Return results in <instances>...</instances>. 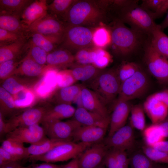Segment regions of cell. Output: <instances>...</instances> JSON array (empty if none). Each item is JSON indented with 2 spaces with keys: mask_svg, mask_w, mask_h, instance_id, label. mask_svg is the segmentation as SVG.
Wrapping results in <instances>:
<instances>
[{
  "mask_svg": "<svg viewBox=\"0 0 168 168\" xmlns=\"http://www.w3.org/2000/svg\"><path fill=\"white\" fill-rule=\"evenodd\" d=\"M106 10L95 1L75 0L63 18L68 25L93 28L104 21Z\"/></svg>",
  "mask_w": 168,
  "mask_h": 168,
  "instance_id": "6da1fadb",
  "label": "cell"
},
{
  "mask_svg": "<svg viewBox=\"0 0 168 168\" xmlns=\"http://www.w3.org/2000/svg\"><path fill=\"white\" fill-rule=\"evenodd\" d=\"M113 24L109 30L112 49L115 54L122 56H128L142 44L143 36L146 35L126 26L119 19Z\"/></svg>",
  "mask_w": 168,
  "mask_h": 168,
  "instance_id": "7a4b0ae2",
  "label": "cell"
},
{
  "mask_svg": "<svg viewBox=\"0 0 168 168\" xmlns=\"http://www.w3.org/2000/svg\"><path fill=\"white\" fill-rule=\"evenodd\" d=\"M121 84L117 70L102 69L89 82V87L106 105L118 96Z\"/></svg>",
  "mask_w": 168,
  "mask_h": 168,
  "instance_id": "3957f363",
  "label": "cell"
},
{
  "mask_svg": "<svg viewBox=\"0 0 168 168\" xmlns=\"http://www.w3.org/2000/svg\"><path fill=\"white\" fill-rule=\"evenodd\" d=\"M119 19L128 25L130 28L151 36L157 26L151 15L139 6L138 3L119 10Z\"/></svg>",
  "mask_w": 168,
  "mask_h": 168,
  "instance_id": "277c9868",
  "label": "cell"
},
{
  "mask_svg": "<svg viewBox=\"0 0 168 168\" xmlns=\"http://www.w3.org/2000/svg\"><path fill=\"white\" fill-rule=\"evenodd\" d=\"M92 145L72 141L64 142L43 155L29 156L30 161H40L54 163L67 161L78 158L87 148Z\"/></svg>",
  "mask_w": 168,
  "mask_h": 168,
  "instance_id": "5b68a950",
  "label": "cell"
},
{
  "mask_svg": "<svg viewBox=\"0 0 168 168\" xmlns=\"http://www.w3.org/2000/svg\"><path fill=\"white\" fill-rule=\"evenodd\" d=\"M95 29L68 25L66 26L61 43L65 48L76 52L82 49H90L94 45L93 35Z\"/></svg>",
  "mask_w": 168,
  "mask_h": 168,
  "instance_id": "8992f818",
  "label": "cell"
},
{
  "mask_svg": "<svg viewBox=\"0 0 168 168\" xmlns=\"http://www.w3.org/2000/svg\"><path fill=\"white\" fill-rule=\"evenodd\" d=\"M148 82L146 74L139 68L133 75L121 83L117 100L129 101L140 97L147 91Z\"/></svg>",
  "mask_w": 168,
  "mask_h": 168,
  "instance_id": "52a82bcc",
  "label": "cell"
},
{
  "mask_svg": "<svg viewBox=\"0 0 168 168\" xmlns=\"http://www.w3.org/2000/svg\"><path fill=\"white\" fill-rule=\"evenodd\" d=\"M144 58L151 74L160 83L168 85V60L155 49L150 42L145 47Z\"/></svg>",
  "mask_w": 168,
  "mask_h": 168,
  "instance_id": "ba28073f",
  "label": "cell"
},
{
  "mask_svg": "<svg viewBox=\"0 0 168 168\" xmlns=\"http://www.w3.org/2000/svg\"><path fill=\"white\" fill-rule=\"evenodd\" d=\"M50 107H35L29 108L21 114H16L6 122L5 134L21 127L41 123Z\"/></svg>",
  "mask_w": 168,
  "mask_h": 168,
  "instance_id": "9c48e42d",
  "label": "cell"
},
{
  "mask_svg": "<svg viewBox=\"0 0 168 168\" xmlns=\"http://www.w3.org/2000/svg\"><path fill=\"white\" fill-rule=\"evenodd\" d=\"M49 138L72 142L76 131L82 125L74 119L66 121H55L41 123Z\"/></svg>",
  "mask_w": 168,
  "mask_h": 168,
  "instance_id": "30bf717a",
  "label": "cell"
},
{
  "mask_svg": "<svg viewBox=\"0 0 168 168\" xmlns=\"http://www.w3.org/2000/svg\"><path fill=\"white\" fill-rule=\"evenodd\" d=\"M44 129L39 124L17 128L6 134V138H10L24 143L34 144L47 138Z\"/></svg>",
  "mask_w": 168,
  "mask_h": 168,
  "instance_id": "8fae6325",
  "label": "cell"
},
{
  "mask_svg": "<svg viewBox=\"0 0 168 168\" xmlns=\"http://www.w3.org/2000/svg\"><path fill=\"white\" fill-rule=\"evenodd\" d=\"M66 26L57 17L47 14L26 30V32L45 35L63 36Z\"/></svg>",
  "mask_w": 168,
  "mask_h": 168,
  "instance_id": "7c38bea8",
  "label": "cell"
},
{
  "mask_svg": "<svg viewBox=\"0 0 168 168\" xmlns=\"http://www.w3.org/2000/svg\"><path fill=\"white\" fill-rule=\"evenodd\" d=\"M133 128L125 125L120 128L110 136H108L103 142L109 149L129 150L135 144Z\"/></svg>",
  "mask_w": 168,
  "mask_h": 168,
  "instance_id": "4fadbf2b",
  "label": "cell"
},
{
  "mask_svg": "<svg viewBox=\"0 0 168 168\" xmlns=\"http://www.w3.org/2000/svg\"><path fill=\"white\" fill-rule=\"evenodd\" d=\"M108 149L104 142L91 145L78 157L79 168H96L102 163Z\"/></svg>",
  "mask_w": 168,
  "mask_h": 168,
  "instance_id": "5bb4252c",
  "label": "cell"
},
{
  "mask_svg": "<svg viewBox=\"0 0 168 168\" xmlns=\"http://www.w3.org/2000/svg\"><path fill=\"white\" fill-rule=\"evenodd\" d=\"M58 71L54 69H47L41 78L32 87L35 95L44 98L53 95L58 89L57 75Z\"/></svg>",
  "mask_w": 168,
  "mask_h": 168,
  "instance_id": "9a60e30c",
  "label": "cell"
},
{
  "mask_svg": "<svg viewBox=\"0 0 168 168\" xmlns=\"http://www.w3.org/2000/svg\"><path fill=\"white\" fill-rule=\"evenodd\" d=\"M107 128L94 126H82L75 132L72 142L91 145L102 142L104 140Z\"/></svg>",
  "mask_w": 168,
  "mask_h": 168,
  "instance_id": "2e32d148",
  "label": "cell"
},
{
  "mask_svg": "<svg viewBox=\"0 0 168 168\" xmlns=\"http://www.w3.org/2000/svg\"><path fill=\"white\" fill-rule=\"evenodd\" d=\"M80 96L82 106L105 118H110L106 105L90 89L82 86Z\"/></svg>",
  "mask_w": 168,
  "mask_h": 168,
  "instance_id": "e0dca14e",
  "label": "cell"
},
{
  "mask_svg": "<svg viewBox=\"0 0 168 168\" xmlns=\"http://www.w3.org/2000/svg\"><path fill=\"white\" fill-rule=\"evenodd\" d=\"M110 117L108 136L125 125L132 105L129 101L117 100Z\"/></svg>",
  "mask_w": 168,
  "mask_h": 168,
  "instance_id": "ac0fdd59",
  "label": "cell"
},
{
  "mask_svg": "<svg viewBox=\"0 0 168 168\" xmlns=\"http://www.w3.org/2000/svg\"><path fill=\"white\" fill-rule=\"evenodd\" d=\"M48 10L46 0L33 1L24 9L21 16L25 30L37 20L46 15Z\"/></svg>",
  "mask_w": 168,
  "mask_h": 168,
  "instance_id": "d6986e66",
  "label": "cell"
},
{
  "mask_svg": "<svg viewBox=\"0 0 168 168\" xmlns=\"http://www.w3.org/2000/svg\"><path fill=\"white\" fill-rule=\"evenodd\" d=\"M143 107L153 124L164 121L168 115V106L152 95L147 98Z\"/></svg>",
  "mask_w": 168,
  "mask_h": 168,
  "instance_id": "ffe728a7",
  "label": "cell"
},
{
  "mask_svg": "<svg viewBox=\"0 0 168 168\" xmlns=\"http://www.w3.org/2000/svg\"><path fill=\"white\" fill-rule=\"evenodd\" d=\"M73 117V119L82 126H94L107 128L110 123V117H104L90 111L82 106L76 109Z\"/></svg>",
  "mask_w": 168,
  "mask_h": 168,
  "instance_id": "44dd1931",
  "label": "cell"
},
{
  "mask_svg": "<svg viewBox=\"0 0 168 168\" xmlns=\"http://www.w3.org/2000/svg\"><path fill=\"white\" fill-rule=\"evenodd\" d=\"M45 66L39 64L27 54L10 76L21 75L36 77L41 76L46 71Z\"/></svg>",
  "mask_w": 168,
  "mask_h": 168,
  "instance_id": "7402d4cb",
  "label": "cell"
},
{
  "mask_svg": "<svg viewBox=\"0 0 168 168\" xmlns=\"http://www.w3.org/2000/svg\"><path fill=\"white\" fill-rule=\"evenodd\" d=\"M75 61L74 56L67 49H58L48 54L46 60L47 69L57 68L71 64Z\"/></svg>",
  "mask_w": 168,
  "mask_h": 168,
  "instance_id": "603a6c76",
  "label": "cell"
},
{
  "mask_svg": "<svg viewBox=\"0 0 168 168\" xmlns=\"http://www.w3.org/2000/svg\"><path fill=\"white\" fill-rule=\"evenodd\" d=\"M76 109L71 104H61L50 107L46 113L41 123L63 119L73 117Z\"/></svg>",
  "mask_w": 168,
  "mask_h": 168,
  "instance_id": "cb8c5ba5",
  "label": "cell"
},
{
  "mask_svg": "<svg viewBox=\"0 0 168 168\" xmlns=\"http://www.w3.org/2000/svg\"><path fill=\"white\" fill-rule=\"evenodd\" d=\"M82 86L73 84L58 89L52 95L56 105L71 104L78 96H80Z\"/></svg>",
  "mask_w": 168,
  "mask_h": 168,
  "instance_id": "d4e9b609",
  "label": "cell"
},
{
  "mask_svg": "<svg viewBox=\"0 0 168 168\" xmlns=\"http://www.w3.org/2000/svg\"><path fill=\"white\" fill-rule=\"evenodd\" d=\"M25 36L9 44L0 46V63L17 58L21 54L26 45Z\"/></svg>",
  "mask_w": 168,
  "mask_h": 168,
  "instance_id": "484cf974",
  "label": "cell"
},
{
  "mask_svg": "<svg viewBox=\"0 0 168 168\" xmlns=\"http://www.w3.org/2000/svg\"><path fill=\"white\" fill-rule=\"evenodd\" d=\"M92 64H77L70 69L76 81L90 82L102 70Z\"/></svg>",
  "mask_w": 168,
  "mask_h": 168,
  "instance_id": "4316f807",
  "label": "cell"
},
{
  "mask_svg": "<svg viewBox=\"0 0 168 168\" xmlns=\"http://www.w3.org/2000/svg\"><path fill=\"white\" fill-rule=\"evenodd\" d=\"M30 36V41L48 53L52 52L56 45L61 43L62 38V36L45 35L37 33H31Z\"/></svg>",
  "mask_w": 168,
  "mask_h": 168,
  "instance_id": "83f0119b",
  "label": "cell"
},
{
  "mask_svg": "<svg viewBox=\"0 0 168 168\" xmlns=\"http://www.w3.org/2000/svg\"><path fill=\"white\" fill-rule=\"evenodd\" d=\"M150 41L155 49L168 60V36L160 28L159 25L152 32Z\"/></svg>",
  "mask_w": 168,
  "mask_h": 168,
  "instance_id": "f1b7e54d",
  "label": "cell"
},
{
  "mask_svg": "<svg viewBox=\"0 0 168 168\" xmlns=\"http://www.w3.org/2000/svg\"><path fill=\"white\" fill-rule=\"evenodd\" d=\"M21 16L14 14H0V28L24 34L25 30L21 23Z\"/></svg>",
  "mask_w": 168,
  "mask_h": 168,
  "instance_id": "f546056e",
  "label": "cell"
},
{
  "mask_svg": "<svg viewBox=\"0 0 168 168\" xmlns=\"http://www.w3.org/2000/svg\"><path fill=\"white\" fill-rule=\"evenodd\" d=\"M32 1L29 0H0V14H21Z\"/></svg>",
  "mask_w": 168,
  "mask_h": 168,
  "instance_id": "4dcf8cb0",
  "label": "cell"
},
{
  "mask_svg": "<svg viewBox=\"0 0 168 168\" xmlns=\"http://www.w3.org/2000/svg\"><path fill=\"white\" fill-rule=\"evenodd\" d=\"M64 142L66 141L47 138L39 143L30 145L27 147L28 157L45 154Z\"/></svg>",
  "mask_w": 168,
  "mask_h": 168,
  "instance_id": "1f68e13d",
  "label": "cell"
},
{
  "mask_svg": "<svg viewBox=\"0 0 168 168\" xmlns=\"http://www.w3.org/2000/svg\"><path fill=\"white\" fill-rule=\"evenodd\" d=\"M24 79L17 76H9L3 80L1 86L12 96H14L29 88L28 86H30V83Z\"/></svg>",
  "mask_w": 168,
  "mask_h": 168,
  "instance_id": "d6a6232c",
  "label": "cell"
},
{
  "mask_svg": "<svg viewBox=\"0 0 168 168\" xmlns=\"http://www.w3.org/2000/svg\"><path fill=\"white\" fill-rule=\"evenodd\" d=\"M1 146L14 156L18 161L28 157L27 147H25L23 143L6 138L3 141Z\"/></svg>",
  "mask_w": 168,
  "mask_h": 168,
  "instance_id": "836d02e7",
  "label": "cell"
},
{
  "mask_svg": "<svg viewBox=\"0 0 168 168\" xmlns=\"http://www.w3.org/2000/svg\"><path fill=\"white\" fill-rule=\"evenodd\" d=\"M147 145L152 147L156 143L164 140L162 132L158 124H152L145 128L143 131Z\"/></svg>",
  "mask_w": 168,
  "mask_h": 168,
  "instance_id": "e575fe53",
  "label": "cell"
},
{
  "mask_svg": "<svg viewBox=\"0 0 168 168\" xmlns=\"http://www.w3.org/2000/svg\"><path fill=\"white\" fill-rule=\"evenodd\" d=\"M0 111L3 116L12 114L17 110L12 96L2 86L0 87Z\"/></svg>",
  "mask_w": 168,
  "mask_h": 168,
  "instance_id": "d590c367",
  "label": "cell"
},
{
  "mask_svg": "<svg viewBox=\"0 0 168 168\" xmlns=\"http://www.w3.org/2000/svg\"><path fill=\"white\" fill-rule=\"evenodd\" d=\"M143 106L137 105L132 106L130 111V125L143 131L145 128V118Z\"/></svg>",
  "mask_w": 168,
  "mask_h": 168,
  "instance_id": "8d00e7d4",
  "label": "cell"
},
{
  "mask_svg": "<svg viewBox=\"0 0 168 168\" xmlns=\"http://www.w3.org/2000/svg\"><path fill=\"white\" fill-rule=\"evenodd\" d=\"M93 42L94 45L98 48L110 44L111 38L109 29L104 27H96L93 33Z\"/></svg>",
  "mask_w": 168,
  "mask_h": 168,
  "instance_id": "74e56055",
  "label": "cell"
},
{
  "mask_svg": "<svg viewBox=\"0 0 168 168\" xmlns=\"http://www.w3.org/2000/svg\"><path fill=\"white\" fill-rule=\"evenodd\" d=\"M21 92V94H17L19 95V96H17L14 99L15 105L17 109L31 106L34 103L35 98L36 95L31 89H26Z\"/></svg>",
  "mask_w": 168,
  "mask_h": 168,
  "instance_id": "f35d334b",
  "label": "cell"
},
{
  "mask_svg": "<svg viewBox=\"0 0 168 168\" xmlns=\"http://www.w3.org/2000/svg\"><path fill=\"white\" fill-rule=\"evenodd\" d=\"M75 0H54L48 5V10L53 15L56 16H61L63 17ZM57 17V16H56Z\"/></svg>",
  "mask_w": 168,
  "mask_h": 168,
  "instance_id": "ab89813d",
  "label": "cell"
},
{
  "mask_svg": "<svg viewBox=\"0 0 168 168\" xmlns=\"http://www.w3.org/2000/svg\"><path fill=\"white\" fill-rule=\"evenodd\" d=\"M139 68L134 62H124L117 69V75L121 83L133 75Z\"/></svg>",
  "mask_w": 168,
  "mask_h": 168,
  "instance_id": "60d3db41",
  "label": "cell"
},
{
  "mask_svg": "<svg viewBox=\"0 0 168 168\" xmlns=\"http://www.w3.org/2000/svg\"><path fill=\"white\" fill-rule=\"evenodd\" d=\"M143 153L152 161L168 164V154L147 145L143 146Z\"/></svg>",
  "mask_w": 168,
  "mask_h": 168,
  "instance_id": "b9f144b4",
  "label": "cell"
},
{
  "mask_svg": "<svg viewBox=\"0 0 168 168\" xmlns=\"http://www.w3.org/2000/svg\"><path fill=\"white\" fill-rule=\"evenodd\" d=\"M29 46V49L27 54L39 64L45 66L46 63L48 53L31 41L30 42Z\"/></svg>",
  "mask_w": 168,
  "mask_h": 168,
  "instance_id": "7bdbcfd3",
  "label": "cell"
},
{
  "mask_svg": "<svg viewBox=\"0 0 168 168\" xmlns=\"http://www.w3.org/2000/svg\"><path fill=\"white\" fill-rule=\"evenodd\" d=\"M130 168H154L152 161L143 153H137L129 158Z\"/></svg>",
  "mask_w": 168,
  "mask_h": 168,
  "instance_id": "ee69618b",
  "label": "cell"
},
{
  "mask_svg": "<svg viewBox=\"0 0 168 168\" xmlns=\"http://www.w3.org/2000/svg\"><path fill=\"white\" fill-rule=\"evenodd\" d=\"M94 55L93 65L96 67L102 69L107 66L111 61L110 54L100 48L94 49Z\"/></svg>",
  "mask_w": 168,
  "mask_h": 168,
  "instance_id": "f6af8a7d",
  "label": "cell"
},
{
  "mask_svg": "<svg viewBox=\"0 0 168 168\" xmlns=\"http://www.w3.org/2000/svg\"><path fill=\"white\" fill-rule=\"evenodd\" d=\"M94 49H83L77 51L74 56L75 61L77 64H93L94 55Z\"/></svg>",
  "mask_w": 168,
  "mask_h": 168,
  "instance_id": "bcb514c9",
  "label": "cell"
},
{
  "mask_svg": "<svg viewBox=\"0 0 168 168\" xmlns=\"http://www.w3.org/2000/svg\"><path fill=\"white\" fill-rule=\"evenodd\" d=\"M17 58L0 63V78L1 80H4L10 76L19 65L21 60H18Z\"/></svg>",
  "mask_w": 168,
  "mask_h": 168,
  "instance_id": "7dc6e473",
  "label": "cell"
},
{
  "mask_svg": "<svg viewBox=\"0 0 168 168\" xmlns=\"http://www.w3.org/2000/svg\"><path fill=\"white\" fill-rule=\"evenodd\" d=\"M24 36L23 34L0 28V46L11 44Z\"/></svg>",
  "mask_w": 168,
  "mask_h": 168,
  "instance_id": "c3c4849f",
  "label": "cell"
},
{
  "mask_svg": "<svg viewBox=\"0 0 168 168\" xmlns=\"http://www.w3.org/2000/svg\"><path fill=\"white\" fill-rule=\"evenodd\" d=\"M57 80L58 88L72 85L76 82L70 69L58 71Z\"/></svg>",
  "mask_w": 168,
  "mask_h": 168,
  "instance_id": "681fc988",
  "label": "cell"
},
{
  "mask_svg": "<svg viewBox=\"0 0 168 168\" xmlns=\"http://www.w3.org/2000/svg\"><path fill=\"white\" fill-rule=\"evenodd\" d=\"M163 0H143L140 5L151 16L158 9Z\"/></svg>",
  "mask_w": 168,
  "mask_h": 168,
  "instance_id": "f907efd6",
  "label": "cell"
},
{
  "mask_svg": "<svg viewBox=\"0 0 168 168\" xmlns=\"http://www.w3.org/2000/svg\"><path fill=\"white\" fill-rule=\"evenodd\" d=\"M16 161H18L16 158L1 146L0 147V166Z\"/></svg>",
  "mask_w": 168,
  "mask_h": 168,
  "instance_id": "816d5d0a",
  "label": "cell"
},
{
  "mask_svg": "<svg viewBox=\"0 0 168 168\" xmlns=\"http://www.w3.org/2000/svg\"><path fill=\"white\" fill-rule=\"evenodd\" d=\"M168 10V0H163L158 9L156 12L152 15L155 20L161 17Z\"/></svg>",
  "mask_w": 168,
  "mask_h": 168,
  "instance_id": "f5cc1de1",
  "label": "cell"
},
{
  "mask_svg": "<svg viewBox=\"0 0 168 168\" xmlns=\"http://www.w3.org/2000/svg\"><path fill=\"white\" fill-rule=\"evenodd\" d=\"M62 165H58L51 163L44 162L38 164L24 166L20 165V168H61Z\"/></svg>",
  "mask_w": 168,
  "mask_h": 168,
  "instance_id": "db71d44e",
  "label": "cell"
},
{
  "mask_svg": "<svg viewBox=\"0 0 168 168\" xmlns=\"http://www.w3.org/2000/svg\"><path fill=\"white\" fill-rule=\"evenodd\" d=\"M152 95L155 98L168 106V89H164Z\"/></svg>",
  "mask_w": 168,
  "mask_h": 168,
  "instance_id": "11a10c76",
  "label": "cell"
},
{
  "mask_svg": "<svg viewBox=\"0 0 168 168\" xmlns=\"http://www.w3.org/2000/svg\"><path fill=\"white\" fill-rule=\"evenodd\" d=\"M152 147L168 154V141L163 140L158 142Z\"/></svg>",
  "mask_w": 168,
  "mask_h": 168,
  "instance_id": "9f6ffc18",
  "label": "cell"
},
{
  "mask_svg": "<svg viewBox=\"0 0 168 168\" xmlns=\"http://www.w3.org/2000/svg\"><path fill=\"white\" fill-rule=\"evenodd\" d=\"M78 158L72 159L67 164L62 165L61 168H79Z\"/></svg>",
  "mask_w": 168,
  "mask_h": 168,
  "instance_id": "6f0895ef",
  "label": "cell"
},
{
  "mask_svg": "<svg viewBox=\"0 0 168 168\" xmlns=\"http://www.w3.org/2000/svg\"><path fill=\"white\" fill-rule=\"evenodd\" d=\"M165 138L168 137V121L165 120L158 124Z\"/></svg>",
  "mask_w": 168,
  "mask_h": 168,
  "instance_id": "680465c9",
  "label": "cell"
},
{
  "mask_svg": "<svg viewBox=\"0 0 168 168\" xmlns=\"http://www.w3.org/2000/svg\"><path fill=\"white\" fill-rule=\"evenodd\" d=\"M6 122L4 121V117L0 112V136L5 134Z\"/></svg>",
  "mask_w": 168,
  "mask_h": 168,
  "instance_id": "91938a15",
  "label": "cell"
},
{
  "mask_svg": "<svg viewBox=\"0 0 168 168\" xmlns=\"http://www.w3.org/2000/svg\"><path fill=\"white\" fill-rule=\"evenodd\" d=\"M20 165L17 161L13 162L0 166L1 168H20Z\"/></svg>",
  "mask_w": 168,
  "mask_h": 168,
  "instance_id": "94428289",
  "label": "cell"
},
{
  "mask_svg": "<svg viewBox=\"0 0 168 168\" xmlns=\"http://www.w3.org/2000/svg\"><path fill=\"white\" fill-rule=\"evenodd\" d=\"M159 25L162 30L168 27V13L165 19Z\"/></svg>",
  "mask_w": 168,
  "mask_h": 168,
  "instance_id": "6125c7cd",
  "label": "cell"
},
{
  "mask_svg": "<svg viewBox=\"0 0 168 168\" xmlns=\"http://www.w3.org/2000/svg\"><path fill=\"white\" fill-rule=\"evenodd\" d=\"M96 168H106L105 166L101 163L100 164L96 167Z\"/></svg>",
  "mask_w": 168,
  "mask_h": 168,
  "instance_id": "be15d7a7",
  "label": "cell"
},
{
  "mask_svg": "<svg viewBox=\"0 0 168 168\" xmlns=\"http://www.w3.org/2000/svg\"><path fill=\"white\" fill-rule=\"evenodd\" d=\"M154 168H164L161 167H154Z\"/></svg>",
  "mask_w": 168,
  "mask_h": 168,
  "instance_id": "e7e4bbea",
  "label": "cell"
},
{
  "mask_svg": "<svg viewBox=\"0 0 168 168\" xmlns=\"http://www.w3.org/2000/svg\"><path fill=\"white\" fill-rule=\"evenodd\" d=\"M0 168H1L0 167Z\"/></svg>",
  "mask_w": 168,
  "mask_h": 168,
  "instance_id": "03108f58",
  "label": "cell"
}]
</instances>
